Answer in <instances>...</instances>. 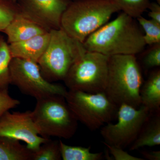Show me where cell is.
Here are the masks:
<instances>
[{
    "instance_id": "obj_6",
    "label": "cell",
    "mask_w": 160,
    "mask_h": 160,
    "mask_svg": "<svg viewBox=\"0 0 160 160\" xmlns=\"http://www.w3.org/2000/svg\"><path fill=\"white\" fill-rule=\"evenodd\" d=\"M109 56L86 51L76 60L63 80L69 90L96 93L104 92Z\"/></svg>"
},
{
    "instance_id": "obj_1",
    "label": "cell",
    "mask_w": 160,
    "mask_h": 160,
    "mask_svg": "<svg viewBox=\"0 0 160 160\" xmlns=\"http://www.w3.org/2000/svg\"><path fill=\"white\" fill-rule=\"evenodd\" d=\"M144 34L135 19L122 12L90 35L83 43L87 51L107 56L136 55L146 46Z\"/></svg>"
},
{
    "instance_id": "obj_13",
    "label": "cell",
    "mask_w": 160,
    "mask_h": 160,
    "mask_svg": "<svg viewBox=\"0 0 160 160\" xmlns=\"http://www.w3.org/2000/svg\"><path fill=\"white\" fill-rule=\"evenodd\" d=\"M50 38L49 31L25 41L8 44L12 57L38 63L48 46Z\"/></svg>"
},
{
    "instance_id": "obj_19",
    "label": "cell",
    "mask_w": 160,
    "mask_h": 160,
    "mask_svg": "<svg viewBox=\"0 0 160 160\" xmlns=\"http://www.w3.org/2000/svg\"><path fill=\"white\" fill-rule=\"evenodd\" d=\"M119 11L137 19L147 10L150 0H112Z\"/></svg>"
},
{
    "instance_id": "obj_20",
    "label": "cell",
    "mask_w": 160,
    "mask_h": 160,
    "mask_svg": "<svg viewBox=\"0 0 160 160\" xmlns=\"http://www.w3.org/2000/svg\"><path fill=\"white\" fill-rule=\"evenodd\" d=\"M136 20L144 31L143 38L146 45L150 46L160 43V23L151 19H146L142 16Z\"/></svg>"
},
{
    "instance_id": "obj_5",
    "label": "cell",
    "mask_w": 160,
    "mask_h": 160,
    "mask_svg": "<svg viewBox=\"0 0 160 160\" xmlns=\"http://www.w3.org/2000/svg\"><path fill=\"white\" fill-rule=\"evenodd\" d=\"M48 46L38 64L43 77L53 83L63 81L76 60L86 51L83 43L62 29H52Z\"/></svg>"
},
{
    "instance_id": "obj_7",
    "label": "cell",
    "mask_w": 160,
    "mask_h": 160,
    "mask_svg": "<svg viewBox=\"0 0 160 160\" xmlns=\"http://www.w3.org/2000/svg\"><path fill=\"white\" fill-rule=\"evenodd\" d=\"M65 98L78 121L90 130L100 129L117 116L118 107L104 92L91 93L68 90Z\"/></svg>"
},
{
    "instance_id": "obj_24",
    "label": "cell",
    "mask_w": 160,
    "mask_h": 160,
    "mask_svg": "<svg viewBox=\"0 0 160 160\" xmlns=\"http://www.w3.org/2000/svg\"><path fill=\"white\" fill-rule=\"evenodd\" d=\"M20 101L12 98L8 89L0 90V118L6 112L19 105Z\"/></svg>"
},
{
    "instance_id": "obj_30",
    "label": "cell",
    "mask_w": 160,
    "mask_h": 160,
    "mask_svg": "<svg viewBox=\"0 0 160 160\" xmlns=\"http://www.w3.org/2000/svg\"><path fill=\"white\" fill-rule=\"evenodd\" d=\"M71 1H72V0H71Z\"/></svg>"
},
{
    "instance_id": "obj_10",
    "label": "cell",
    "mask_w": 160,
    "mask_h": 160,
    "mask_svg": "<svg viewBox=\"0 0 160 160\" xmlns=\"http://www.w3.org/2000/svg\"><path fill=\"white\" fill-rule=\"evenodd\" d=\"M0 137L22 141L32 151L37 150L49 138L39 134L30 110L24 112H6L0 118Z\"/></svg>"
},
{
    "instance_id": "obj_18",
    "label": "cell",
    "mask_w": 160,
    "mask_h": 160,
    "mask_svg": "<svg viewBox=\"0 0 160 160\" xmlns=\"http://www.w3.org/2000/svg\"><path fill=\"white\" fill-rule=\"evenodd\" d=\"M12 58L9 44L0 38V90L8 89L11 84L10 64Z\"/></svg>"
},
{
    "instance_id": "obj_2",
    "label": "cell",
    "mask_w": 160,
    "mask_h": 160,
    "mask_svg": "<svg viewBox=\"0 0 160 160\" xmlns=\"http://www.w3.org/2000/svg\"><path fill=\"white\" fill-rule=\"evenodd\" d=\"M142 84V70L136 55L109 57L104 92L112 102L118 107L124 104L138 108Z\"/></svg>"
},
{
    "instance_id": "obj_21",
    "label": "cell",
    "mask_w": 160,
    "mask_h": 160,
    "mask_svg": "<svg viewBox=\"0 0 160 160\" xmlns=\"http://www.w3.org/2000/svg\"><path fill=\"white\" fill-rule=\"evenodd\" d=\"M59 141L49 139L36 151H33L32 160H61Z\"/></svg>"
},
{
    "instance_id": "obj_15",
    "label": "cell",
    "mask_w": 160,
    "mask_h": 160,
    "mask_svg": "<svg viewBox=\"0 0 160 160\" xmlns=\"http://www.w3.org/2000/svg\"><path fill=\"white\" fill-rule=\"evenodd\" d=\"M141 105L150 112L160 111V69L156 68L149 73L140 90Z\"/></svg>"
},
{
    "instance_id": "obj_25",
    "label": "cell",
    "mask_w": 160,
    "mask_h": 160,
    "mask_svg": "<svg viewBox=\"0 0 160 160\" xmlns=\"http://www.w3.org/2000/svg\"><path fill=\"white\" fill-rule=\"evenodd\" d=\"M106 146L112 157L116 160H144V159L136 157L129 154L124 149L119 147L111 146L106 143L103 142Z\"/></svg>"
},
{
    "instance_id": "obj_12",
    "label": "cell",
    "mask_w": 160,
    "mask_h": 160,
    "mask_svg": "<svg viewBox=\"0 0 160 160\" xmlns=\"http://www.w3.org/2000/svg\"><path fill=\"white\" fill-rule=\"evenodd\" d=\"M49 31L20 11L3 32L7 36V43L10 44L25 41Z\"/></svg>"
},
{
    "instance_id": "obj_28",
    "label": "cell",
    "mask_w": 160,
    "mask_h": 160,
    "mask_svg": "<svg viewBox=\"0 0 160 160\" xmlns=\"http://www.w3.org/2000/svg\"><path fill=\"white\" fill-rule=\"evenodd\" d=\"M157 2L159 4H160V0H156Z\"/></svg>"
},
{
    "instance_id": "obj_14",
    "label": "cell",
    "mask_w": 160,
    "mask_h": 160,
    "mask_svg": "<svg viewBox=\"0 0 160 160\" xmlns=\"http://www.w3.org/2000/svg\"><path fill=\"white\" fill-rule=\"evenodd\" d=\"M160 145V111L150 112L136 139L130 146V151L145 146Z\"/></svg>"
},
{
    "instance_id": "obj_23",
    "label": "cell",
    "mask_w": 160,
    "mask_h": 160,
    "mask_svg": "<svg viewBox=\"0 0 160 160\" xmlns=\"http://www.w3.org/2000/svg\"><path fill=\"white\" fill-rule=\"evenodd\" d=\"M142 60L143 67L146 70L158 68L160 66V43L150 46Z\"/></svg>"
},
{
    "instance_id": "obj_8",
    "label": "cell",
    "mask_w": 160,
    "mask_h": 160,
    "mask_svg": "<svg viewBox=\"0 0 160 160\" xmlns=\"http://www.w3.org/2000/svg\"><path fill=\"white\" fill-rule=\"evenodd\" d=\"M10 82L23 94L39 99L51 95L65 97L68 90L61 84L50 82L41 73L37 63L12 58L10 64Z\"/></svg>"
},
{
    "instance_id": "obj_29",
    "label": "cell",
    "mask_w": 160,
    "mask_h": 160,
    "mask_svg": "<svg viewBox=\"0 0 160 160\" xmlns=\"http://www.w3.org/2000/svg\"><path fill=\"white\" fill-rule=\"evenodd\" d=\"M9 1H13V2H16V0H9Z\"/></svg>"
},
{
    "instance_id": "obj_9",
    "label": "cell",
    "mask_w": 160,
    "mask_h": 160,
    "mask_svg": "<svg viewBox=\"0 0 160 160\" xmlns=\"http://www.w3.org/2000/svg\"><path fill=\"white\" fill-rule=\"evenodd\" d=\"M150 112L143 105L136 108L122 104L118 109L117 122L108 123L101 127L103 142L124 149L130 146L136 139Z\"/></svg>"
},
{
    "instance_id": "obj_4",
    "label": "cell",
    "mask_w": 160,
    "mask_h": 160,
    "mask_svg": "<svg viewBox=\"0 0 160 160\" xmlns=\"http://www.w3.org/2000/svg\"><path fill=\"white\" fill-rule=\"evenodd\" d=\"M36 101L32 116L40 136L68 139L74 135L78 121L65 97L51 95Z\"/></svg>"
},
{
    "instance_id": "obj_26",
    "label": "cell",
    "mask_w": 160,
    "mask_h": 160,
    "mask_svg": "<svg viewBox=\"0 0 160 160\" xmlns=\"http://www.w3.org/2000/svg\"><path fill=\"white\" fill-rule=\"evenodd\" d=\"M148 16L150 19L160 23V4L157 2H150L148 9Z\"/></svg>"
},
{
    "instance_id": "obj_3",
    "label": "cell",
    "mask_w": 160,
    "mask_h": 160,
    "mask_svg": "<svg viewBox=\"0 0 160 160\" xmlns=\"http://www.w3.org/2000/svg\"><path fill=\"white\" fill-rule=\"evenodd\" d=\"M119 11L112 0H72L61 20V28L83 43Z\"/></svg>"
},
{
    "instance_id": "obj_17",
    "label": "cell",
    "mask_w": 160,
    "mask_h": 160,
    "mask_svg": "<svg viewBox=\"0 0 160 160\" xmlns=\"http://www.w3.org/2000/svg\"><path fill=\"white\" fill-rule=\"evenodd\" d=\"M60 152L63 160H100L103 158V152L92 153L89 147L69 146L59 140Z\"/></svg>"
},
{
    "instance_id": "obj_16",
    "label": "cell",
    "mask_w": 160,
    "mask_h": 160,
    "mask_svg": "<svg viewBox=\"0 0 160 160\" xmlns=\"http://www.w3.org/2000/svg\"><path fill=\"white\" fill-rule=\"evenodd\" d=\"M32 153L20 141L0 137V160H32Z\"/></svg>"
},
{
    "instance_id": "obj_11",
    "label": "cell",
    "mask_w": 160,
    "mask_h": 160,
    "mask_svg": "<svg viewBox=\"0 0 160 160\" xmlns=\"http://www.w3.org/2000/svg\"><path fill=\"white\" fill-rule=\"evenodd\" d=\"M71 0H16L20 11L49 31L61 28L63 12Z\"/></svg>"
},
{
    "instance_id": "obj_27",
    "label": "cell",
    "mask_w": 160,
    "mask_h": 160,
    "mask_svg": "<svg viewBox=\"0 0 160 160\" xmlns=\"http://www.w3.org/2000/svg\"><path fill=\"white\" fill-rule=\"evenodd\" d=\"M144 157V159L149 160H160V151H145L143 150L141 152Z\"/></svg>"
},
{
    "instance_id": "obj_22",
    "label": "cell",
    "mask_w": 160,
    "mask_h": 160,
    "mask_svg": "<svg viewBox=\"0 0 160 160\" xmlns=\"http://www.w3.org/2000/svg\"><path fill=\"white\" fill-rule=\"evenodd\" d=\"M20 11L16 2L0 0V32H4Z\"/></svg>"
}]
</instances>
